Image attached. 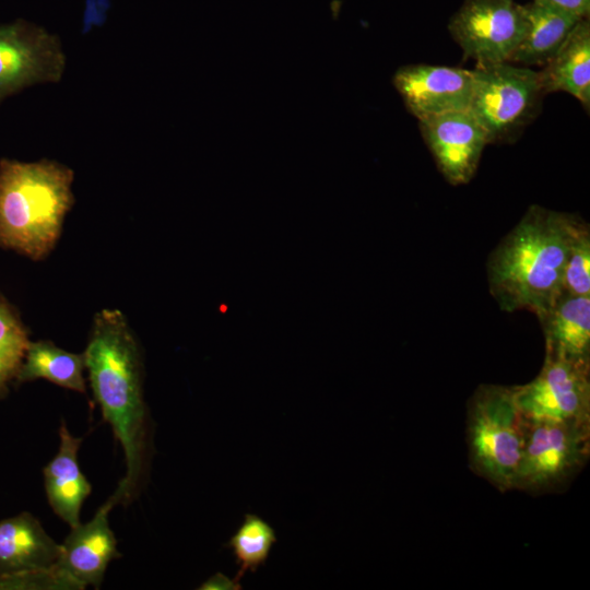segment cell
<instances>
[{
	"label": "cell",
	"mask_w": 590,
	"mask_h": 590,
	"mask_svg": "<svg viewBox=\"0 0 590 590\" xmlns=\"http://www.w3.org/2000/svg\"><path fill=\"white\" fill-rule=\"evenodd\" d=\"M436 166L451 185L469 182L489 139L469 110L452 111L418 121Z\"/></svg>",
	"instance_id": "30bf717a"
},
{
	"label": "cell",
	"mask_w": 590,
	"mask_h": 590,
	"mask_svg": "<svg viewBox=\"0 0 590 590\" xmlns=\"http://www.w3.org/2000/svg\"><path fill=\"white\" fill-rule=\"evenodd\" d=\"M563 293L590 296V232L585 223L574 237L563 273Z\"/></svg>",
	"instance_id": "44dd1931"
},
{
	"label": "cell",
	"mask_w": 590,
	"mask_h": 590,
	"mask_svg": "<svg viewBox=\"0 0 590 590\" xmlns=\"http://www.w3.org/2000/svg\"><path fill=\"white\" fill-rule=\"evenodd\" d=\"M545 354L590 364V296H562L538 317Z\"/></svg>",
	"instance_id": "2e32d148"
},
{
	"label": "cell",
	"mask_w": 590,
	"mask_h": 590,
	"mask_svg": "<svg viewBox=\"0 0 590 590\" xmlns=\"http://www.w3.org/2000/svg\"><path fill=\"white\" fill-rule=\"evenodd\" d=\"M590 457V420L528 422L514 489L530 495L559 493Z\"/></svg>",
	"instance_id": "5b68a950"
},
{
	"label": "cell",
	"mask_w": 590,
	"mask_h": 590,
	"mask_svg": "<svg viewBox=\"0 0 590 590\" xmlns=\"http://www.w3.org/2000/svg\"><path fill=\"white\" fill-rule=\"evenodd\" d=\"M61 545L30 512L0 521V579L52 568Z\"/></svg>",
	"instance_id": "4fadbf2b"
},
{
	"label": "cell",
	"mask_w": 590,
	"mask_h": 590,
	"mask_svg": "<svg viewBox=\"0 0 590 590\" xmlns=\"http://www.w3.org/2000/svg\"><path fill=\"white\" fill-rule=\"evenodd\" d=\"M66 67L56 34L24 19L0 23V104L33 85L58 83Z\"/></svg>",
	"instance_id": "52a82bcc"
},
{
	"label": "cell",
	"mask_w": 590,
	"mask_h": 590,
	"mask_svg": "<svg viewBox=\"0 0 590 590\" xmlns=\"http://www.w3.org/2000/svg\"><path fill=\"white\" fill-rule=\"evenodd\" d=\"M516 401L527 422L590 420V364L545 354L536 377L516 386Z\"/></svg>",
	"instance_id": "9c48e42d"
},
{
	"label": "cell",
	"mask_w": 590,
	"mask_h": 590,
	"mask_svg": "<svg viewBox=\"0 0 590 590\" xmlns=\"http://www.w3.org/2000/svg\"><path fill=\"white\" fill-rule=\"evenodd\" d=\"M243 588L240 581L235 577L229 578L222 573H216L203 581L199 590H240Z\"/></svg>",
	"instance_id": "7402d4cb"
},
{
	"label": "cell",
	"mask_w": 590,
	"mask_h": 590,
	"mask_svg": "<svg viewBox=\"0 0 590 590\" xmlns=\"http://www.w3.org/2000/svg\"><path fill=\"white\" fill-rule=\"evenodd\" d=\"M543 2L571 12L581 17H588L590 12V0H532Z\"/></svg>",
	"instance_id": "603a6c76"
},
{
	"label": "cell",
	"mask_w": 590,
	"mask_h": 590,
	"mask_svg": "<svg viewBox=\"0 0 590 590\" xmlns=\"http://www.w3.org/2000/svg\"><path fill=\"white\" fill-rule=\"evenodd\" d=\"M526 19L523 36L508 62L544 66L583 17L538 1L522 4Z\"/></svg>",
	"instance_id": "e0dca14e"
},
{
	"label": "cell",
	"mask_w": 590,
	"mask_h": 590,
	"mask_svg": "<svg viewBox=\"0 0 590 590\" xmlns=\"http://www.w3.org/2000/svg\"><path fill=\"white\" fill-rule=\"evenodd\" d=\"M74 172L57 161L0 160V248L32 260L56 246L74 203Z\"/></svg>",
	"instance_id": "3957f363"
},
{
	"label": "cell",
	"mask_w": 590,
	"mask_h": 590,
	"mask_svg": "<svg viewBox=\"0 0 590 590\" xmlns=\"http://www.w3.org/2000/svg\"><path fill=\"white\" fill-rule=\"evenodd\" d=\"M59 437V450L43 470L45 491L54 512L74 528L80 524V510L92 486L78 462L83 438L72 436L64 421Z\"/></svg>",
	"instance_id": "5bb4252c"
},
{
	"label": "cell",
	"mask_w": 590,
	"mask_h": 590,
	"mask_svg": "<svg viewBox=\"0 0 590 590\" xmlns=\"http://www.w3.org/2000/svg\"><path fill=\"white\" fill-rule=\"evenodd\" d=\"M84 369L83 353L68 352L46 340L30 342L15 376V382L20 385L43 378L62 388L86 394Z\"/></svg>",
	"instance_id": "ac0fdd59"
},
{
	"label": "cell",
	"mask_w": 590,
	"mask_h": 590,
	"mask_svg": "<svg viewBox=\"0 0 590 590\" xmlns=\"http://www.w3.org/2000/svg\"><path fill=\"white\" fill-rule=\"evenodd\" d=\"M472 75L468 110L484 128L489 143L506 141L534 117L543 95L536 71L500 62L476 66Z\"/></svg>",
	"instance_id": "8992f818"
},
{
	"label": "cell",
	"mask_w": 590,
	"mask_h": 590,
	"mask_svg": "<svg viewBox=\"0 0 590 590\" xmlns=\"http://www.w3.org/2000/svg\"><path fill=\"white\" fill-rule=\"evenodd\" d=\"M543 94L564 92L590 108V23L577 22L555 55L538 72Z\"/></svg>",
	"instance_id": "9a60e30c"
},
{
	"label": "cell",
	"mask_w": 590,
	"mask_h": 590,
	"mask_svg": "<svg viewBox=\"0 0 590 590\" xmlns=\"http://www.w3.org/2000/svg\"><path fill=\"white\" fill-rule=\"evenodd\" d=\"M528 422L516 401V386L481 384L467 402L469 467L502 493L512 491Z\"/></svg>",
	"instance_id": "277c9868"
},
{
	"label": "cell",
	"mask_w": 590,
	"mask_h": 590,
	"mask_svg": "<svg viewBox=\"0 0 590 590\" xmlns=\"http://www.w3.org/2000/svg\"><path fill=\"white\" fill-rule=\"evenodd\" d=\"M583 224L569 213L528 208L487 260L488 290L502 310L539 317L562 296L568 251Z\"/></svg>",
	"instance_id": "7a4b0ae2"
},
{
	"label": "cell",
	"mask_w": 590,
	"mask_h": 590,
	"mask_svg": "<svg viewBox=\"0 0 590 590\" xmlns=\"http://www.w3.org/2000/svg\"><path fill=\"white\" fill-rule=\"evenodd\" d=\"M524 28L522 4L515 0H465L448 24L464 57L476 66L508 62Z\"/></svg>",
	"instance_id": "ba28073f"
},
{
	"label": "cell",
	"mask_w": 590,
	"mask_h": 590,
	"mask_svg": "<svg viewBox=\"0 0 590 590\" xmlns=\"http://www.w3.org/2000/svg\"><path fill=\"white\" fill-rule=\"evenodd\" d=\"M83 355L94 398L125 452L126 474L111 497L116 505H128L149 476L151 427L140 347L120 310L103 309L94 316Z\"/></svg>",
	"instance_id": "6da1fadb"
},
{
	"label": "cell",
	"mask_w": 590,
	"mask_h": 590,
	"mask_svg": "<svg viewBox=\"0 0 590 590\" xmlns=\"http://www.w3.org/2000/svg\"><path fill=\"white\" fill-rule=\"evenodd\" d=\"M392 83L408 110L420 120L468 110L472 96V70L408 64L399 68Z\"/></svg>",
	"instance_id": "8fae6325"
},
{
	"label": "cell",
	"mask_w": 590,
	"mask_h": 590,
	"mask_svg": "<svg viewBox=\"0 0 590 590\" xmlns=\"http://www.w3.org/2000/svg\"><path fill=\"white\" fill-rule=\"evenodd\" d=\"M115 505L110 496L91 521L71 528V532L60 544L56 567L73 582L76 590L86 586L99 588L108 564L121 556L108 522V514Z\"/></svg>",
	"instance_id": "7c38bea8"
},
{
	"label": "cell",
	"mask_w": 590,
	"mask_h": 590,
	"mask_svg": "<svg viewBox=\"0 0 590 590\" xmlns=\"http://www.w3.org/2000/svg\"><path fill=\"white\" fill-rule=\"evenodd\" d=\"M276 542L275 530L268 521L256 514H246L225 545L238 566L235 578L240 581L246 573H256L266 565Z\"/></svg>",
	"instance_id": "d6986e66"
},
{
	"label": "cell",
	"mask_w": 590,
	"mask_h": 590,
	"mask_svg": "<svg viewBox=\"0 0 590 590\" xmlns=\"http://www.w3.org/2000/svg\"><path fill=\"white\" fill-rule=\"evenodd\" d=\"M30 342L17 311L0 293V398L15 379Z\"/></svg>",
	"instance_id": "ffe728a7"
}]
</instances>
